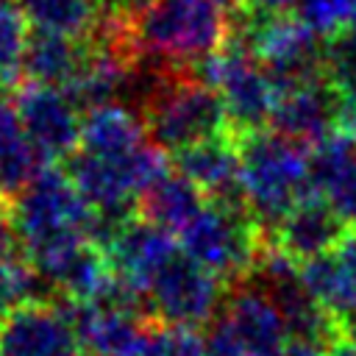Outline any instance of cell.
<instances>
[{
	"instance_id": "obj_1",
	"label": "cell",
	"mask_w": 356,
	"mask_h": 356,
	"mask_svg": "<svg viewBox=\"0 0 356 356\" xmlns=\"http://www.w3.org/2000/svg\"><path fill=\"white\" fill-rule=\"evenodd\" d=\"M8 209L22 256L31 264L70 245L95 242L97 214L61 167H44Z\"/></svg>"
},
{
	"instance_id": "obj_2",
	"label": "cell",
	"mask_w": 356,
	"mask_h": 356,
	"mask_svg": "<svg viewBox=\"0 0 356 356\" xmlns=\"http://www.w3.org/2000/svg\"><path fill=\"white\" fill-rule=\"evenodd\" d=\"M239 147V189L248 211L267 234L312 192L306 147L275 134L256 131L236 136Z\"/></svg>"
},
{
	"instance_id": "obj_3",
	"label": "cell",
	"mask_w": 356,
	"mask_h": 356,
	"mask_svg": "<svg viewBox=\"0 0 356 356\" xmlns=\"http://www.w3.org/2000/svg\"><path fill=\"white\" fill-rule=\"evenodd\" d=\"M134 50L161 58L172 70H189L214 56L231 39V19L209 0H147L131 19Z\"/></svg>"
},
{
	"instance_id": "obj_4",
	"label": "cell",
	"mask_w": 356,
	"mask_h": 356,
	"mask_svg": "<svg viewBox=\"0 0 356 356\" xmlns=\"http://www.w3.org/2000/svg\"><path fill=\"white\" fill-rule=\"evenodd\" d=\"M142 122L150 145L178 153L197 142L231 134L220 95L184 70H167L145 92Z\"/></svg>"
},
{
	"instance_id": "obj_5",
	"label": "cell",
	"mask_w": 356,
	"mask_h": 356,
	"mask_svg": "<svg viewBox=\"0 0 356 356\" xmlns=\"http://www.w3.org/2000/svg\"><path fill=\"white\" fill-rule=\"evenodd\" d=\"M175 239L186 259L231 284L250 278L267 248V234L259 228L248 206L220 200H206Z\"/></svg>"
},
{
	"instance_id": "obj_6",
	"label": "cell",
	"mask_w": 356,
	"mask_h": 356,
	"mask_svg": "<svg viewBox=\"0 0 356 356\" xmlns=\"http://www.w3.org/2000/svg\"><path fill=\"white\" fill-rule=\"evenodd\" d=\"M192 75L220 95L234 136L264 131V125L273 122L281 83L236 39H228L222 50L192 67Z\"/></svg>"
},
{
	"instance_id": "obj_7",
	"label": "cell",
	"mask_w": 356,
	"mask_h": 356,
	"mask_svg": "<svg viewBox=\"0 0 356 356\" xmlns=\"http://www.w3.org/2000/svg\"><path fill=\"white\" fill-rule=\"evenodd\" d=\"M284 86L323 78V44L298 17L250 14L239 8L236 36Z\"/></svg>"
},
{
	"instance_id": "obj_8",
	"label": "cell",
	"mask_w": 356,
	"mask_h": 356,
	"mask_svg": "<svg viewBox=\"0 0 356 356\" xmlns=\"http://www.w3.org/2000/svg\"><path fill=\"white\" fill-rule=\"evenodd\" d=\"M220 278L209 270L178 253L150 284L145 303L150 309V320L175 328H200L214 320V309L220 303Z\"/></svg>"
},
{
	"instance_id": "obj_9",
	"label": "cell",
	"mask_w": 356,
	"mask_h": 356,
	"mask_svg": "<svg viewBox=\"0 0 356 356\" xmlns=\"http://www.w3.org/2000/svg\"><path fill=\"white\" fill-rule=\"evenodd\" d=\"M100 250L111 275L139 300H145L159 273L181 253L178 239L164 228L147 222L145 217H131L117 225L100 242Z\"/></svg>"
},
{
	"instance_id": "obj_10",
	"label": "cell",
	"mask_w": 356,
	"mask_h": 356,
	"mask_svg": "<svg viewBox=\"0 0 356 356\" xmlns=\"http://www.w3.org/2000/svg\"><path fill=\"white\" fill-rule=\"evenodd\" d=\"M0 356H86L67 303L31 300L0 317Z\"/></svg>"
},
{
	"instance_id": "obj_11",
	"label": "cell",
	"mask_w": 356,
	"mask_h": 356,
	"mask_svg": "<svg viewBox=\"0 0 356 356\" xmlns=\"http://www.w3.org/2000/svg\"><path fill=\"white\" fill-rule=\"evenodd\" d=\"M14 106L25 125V134L31 136L33 147L39 150L47 167L50 161L70 159L78 150L83 117L78 114V106L67 97L64 89L28 83L17 92Z\"/></svg>"
},
{
	"instance_id": "obj_12",
	"label": "cell",
	"mask_w": 356,
	"mask_h": 356,
	"mask_svg": "<svg viewBox=\"0 0 356 356\" xmlns=\"http://www.w3.org/2000/svg\"><path fill=\"white\" fill-rule=\"evenodd\" d=\"M220 320L234 334L245 356H275L292 337L278 303L256 278L234 284Z\"/></svg>"
},
{
	"instance_id": "obj_13",
	"label": "cell",
	"mask_w": 356,
	"mask_h": 356,
	"mask_svg": "<svg viewBox=\"0 0 356 356\" xmlns=\"http://www.w3.org/2000/svg\"><path fill=\"white\" fill-rule=\"evenodd\" d=\"M64 303L72 314V323L86 356H136L139 353L150 325V317L142 314L139 303L134 300L86 303V306H78L70 300Z\"/></svg>"
},
{
	"instance_id": "obj_14",
	"label": "cell",
	"mask_w": 356,
	"mask_h": 356,
	"mask_svg": "<svg viewBox=\"0 0 356 356\" xmlns=\"http://www.w3.org/2000/svg\"><path fill=\"white\" fill-rule=\"evenodd\" d=\"M273 131L303 147L331 139L337 134V89L325 78L284 86L273 114Z\"/></svg>"
},
{
	"instance_id": "obj_15",
	"label": "cell",
	"mask_w": 356,
	"mask_h": 356,
	"mask_svg": "<svg viewBox=\"0 0 356 356\" xmlns=\"http://www.w3.org/2000/svg\"><path fill=\"white\" fill-rule=\"evenodd\" d=\"M348 225L317 195H309L275 225L267 242L289 261L303 264L337 250L348 239Z\"/></svg>"
},
{
	"instance_id": "obj_16",
	"label": "cell",
	"mask_w": 356,
	"mask_h": 356,
	"mask_svg": "<svg viewBox=\"0 0 356 356\" xmlns=\"http://www.w3.org/2000/svg\"><path fill=\"white\" fill-rule=\"evenodd\" d=\"M170 164L189 178L206 200L220 203H245L239 189V147L234 134H222L192 147L172 153Z\"/></svg>"
},
{
	"instance_id": "obj_17",
	"label": "cell",
	"mask_w": 356,
	"mask_h": 356,
	"mask_svg": "<svg viewBox=\"0 0 356 356\" xmlns=\"http://www.w3.org/2000/svg\"><path fill=\"white\" fill-rule=\"evenodd\" d=\"M312 192L356 234V145L334 134L331 139L312 147L309 156Z\"/></svg>"
},
{
	"instance_id": "obj_18",
	"label": "cell",
	"mask_w": 356,
	"mask_h": 356,
	"mask_svg": "<svg viewBox=\"0 0 356 356\" xmlns=\"http://www.w3.org/2000/svg\"><path fill=\"white\" fill-rule=\"evenodd\" d=\"M150 145L142 114L131 111L122 103H108L100 108H92L81 120V145L78 150L111 159V161H128L139 156Z\"/></svg>"
},
{
	"instance_id": "obj_19",
	"label": "cell",
	"mask_w": 356,
	"mask_h": 356,
	"mask_svg": "<svg viewBox=\"0 0 356 356\" xmlns=\"http://www.w3.org/2000/svg\"><path fill=\"white\" fill-rule=\"evenodd\" d=\"M206 206V195L189 181L184 178L172 164L170 170H164L142 195L136 203L139 217H145L147 222L164 228L167 234L178 236L186 222Z\"/></svg>"
},
{
	"instance_id": "obj_20",
	"label": "cell",
	"mask_w": 356,
	"mask_h": 356,
	"mask_svg": "<svg viewBox=\"0 0 356 356\" xmlns=\"http://www.w3.org/2000/svg\"><path fill=\"white\" fill-rule=\"evenodd\" d=\"M47 164L33 147L17 106L0 95V200L11 203Z\"/></svg>"
},
{
	"instance_id": "obj_21",
	"label": "cell",
	"mask_w": 356,
	"mask_h": 356,
	"mask_svg": "<svg viewBox=\"0 0 356 356\" xmlns=\"http://www.w3.org/2000/svg\"><path fill=\"white\" fill-rule=\"evenodd\" d=\"M86 50H89V42H78L50 31H31L25 75L31 78V83L64 89L81 70Z\"/></svg>"
},
{
	"instance_id": "obj_22",
	"label": "cell",
	"mask_w": 356,
	"mask_h": 356,
	"mask_svg": "<svg viewBox=\"0 0 356 356\" xmlns=\"http://www.w3.org/2000/svg\"><path fill=\"white\" fill-rule=\"evenodd\" d=\"M33 31L61 33L78 42L97 36L103 25V0H17Z\"/></svg>"
},
{
	"instance_id": "obj_23",
	"label": "cell",
	"mask_w": 356,
	"mask_h": 356,
	"mask_svg": "<svg viewBox=\"0 0 356 356\" xmlns=\"http://www.w3.org/2000/svg\"><path fill=\"white\" fill-rule=\"evenodd\" d=\"M31 22L17 0H0V95L14 89L25 75Z\"/></svg>"
},
{
	"instance_id": "obj_24",
	"label": "cell",
	"mask_w": 356,
	"mask_h": 356,
	"mask_svg": "<svg viewBox=\"0 0 356 356\" xmlns=\"http://www.w3.org/2000/svg\"><path fill=\"white\" fill-rule=\"evenodd\" d=\"M42 278L36 275V270L31 267V261L22 253H14L8 259H0V317H6L8 312L39 300L36 289H39Z\"/></svg>"
},
{
	"instance_id": "obj_25",
	"label": "cell",
	"mask_w": 356,
	"mask_h": 356,
	"mask_svg": "<svg viewBox=\"0 0 356 356\" xmlns=\"http://www.w3.org/2000/svg\"><path fill=\"white\" fill-rule=\"evenodd\" d=\"M298 19L323 39L356 28V0H298Z\"/></svg>"
},
{
	"instance_id": "obj_26",
	"label": "cell",
	"mask_w": 356,
	"mask_h": 356,
	"mask_svg": "<svg viewBox=\"0 0 356 356\" xmlns=\"http://www.w3.org/2000/svg\"><path fill=\"white\" fill-rule=\"evenodd\" d=\"M323 78L337 92L356 89V28L342 31L323 44Z\"/></svg>"
},
{
	"instance_id": "obj_27",
	"label": "cell",
	"mask_w": 356,
	"mask_h": 356,
	"mask_svg": "<svg viewBox=\"0 0 356 356\" xmlns=\"http://www.w3.org/2000/svg\"><path fill=\"white\" fill-rule=\"evenodd\" d=\"M136 356H206V345L192 328H175L150 320Z\"/></svg>"
},
{
	"instance_id": "obj_28",
	"label": "cell",
	"mask_w": 356,
	"mask_h": 356,
	"mask_svg": "<svg viewBox=\"0 0 356 356\" xmlns=\"http://www.w3.org/2000/svg\"><path fill=\"white\" fill-rule=\"evenodd\" d=\"M17 245H19V242H17V234H14L11 209H8V203L0 200V259H8V256H14V253H19Z\"/></svg>"
},
{
	"instance_id": "obj_29",
	"label": "cell",
	"mask_w": 356,
	"mask_h": 356,
	"mask_svg": "<svg viewBox=\"0 0 356 356\" xmlns=\"http://www.w3.org/2000/svg\"><path fill=\"white\" fill-rule=\"evenodd\" d=\"M325 348L328 345L314 342V339H306V337H289L275 356H323Z\"/></svg>"
},
{
	"instance_id": "obj_30",
	"label": "cell",
	"mask_w": 356,
	"mask_h": 356,
	"mask_svg": "<svg viewBox=\"0 0 356 356\" xmlns=\"http://www.w3.org/2000/svg\"><path fill=\"white\" fill-rule=\"evenodd\" d=\"M245 11L250 14H289L298 8V0H242Z\"/></svg>"
},
{
	"instance_id": "obj_31",
	"label": "cell",
	"mask_w": 356,
	"mask_h": 356,
	"mask_svg": "<svg viewBox=\"0 0 356 356\" xmlns=\"http://www.w3.org/2000/svg\"><path fill=\"white\" fill-rule=\"evenodd\" d=\"M323 356H356V345H353L350 339H345V334H342V337H337V339L325 348Z\"/></svg>"
},
{
	"instance_id": "obj_32",
	"label": "cell",
	"mask_w": 356,
	"mask_h": 356,
	"mask_svg": "<svg viewBox=\"0 0 356 356\" xmlns=\"http://www.w3.org/2000/svg\"><path fill=\"white\" fill-rule=\"evenodd\" d=\"M209 3H214V6L222 8L225 14H228V11H239V6H242V0H209Z\"/></svg>"
},
{
	"instance_id": "obj_33",
	"label": "cell",
	"mask_w": 356,
	"mask_h": 356,
	"mask_svg": "<svg viewBox=\"0 0 356 356\" xmlns=\"http://www.w3.org/2000/svg\"><path fill=\"white\" fill-rule=\"evenodd\" d=\"M342 334H345V339H350L356 345V317H350V320L342 323Z\"/></svg>"
}]
</instances>
